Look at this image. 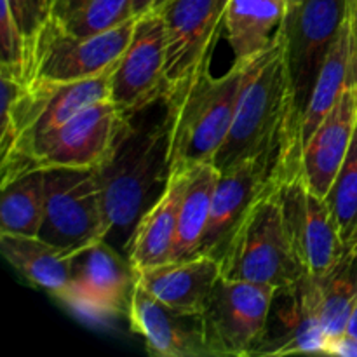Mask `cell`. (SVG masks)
I'll use <instances>...</instances> for the list:
<instances>
[{
  "label": "cell",
  "instance_id": "cell-14",
  "mask_svg": "<svg viewBox=\"0 0 357 357\" xmlns=\"http://www.w3.org/2000/svg\"><path fill=\"white\" fill-rule=\"evenodd\" d=\"M166 31L159 10L138 16L135 35L115 65L110 98L124 117L132 119L164 98Z\"/></svg>",
  "mask_w": 357,
  "mask_h": 357
},
{
  "label": "cell",
  "instance_id": "cell-32",
  "mask_svg": "<svg viewBox=\"0 0 357 357\" xmlns=\"http://www.w3.org/2000/svg\"><path fill=\"white\" fill-rule=\"evenodd\" d=\"M345 337H351V338H354V340H357V305L354 307V310H352L351 319H349Z\"/></svg>",
  "mask_w": 357,
  "mask_h": 357
},
{
  "label": "cell",
  "instance_id": "cell-29",
  "mask_svg": "<svg viewBox=\"0 0 357 357\" xmlns=\"http://www.w3.org/2000/svg\"><path fill=\"white\" fill-rule=\"evenodd\" d=\"M13 13L28 40L35 38L40 28L47 23L52 0H9Z\"/></svg>",
  "mask_w": 357,
  "mask_h": 357
},
{
  "label": "cell",
  "instance_id": "cell-3",
  "mask_svg": "<svg viewBox=\"0 0 357 357\" xmlns=\"http://www.w3.org/2000/svg\"><path fill=\"white\" fill-rule=\"evenodd\" d=\"M253 59L234 61L220 77L204 73L187 94L166 107L167 176L195 164L215 162L229 136Z\"/></svg>",
  "mask_w": 357,
  "mask_h": 357
},
{
  "label": "cell",
  "instance_id": "cell-10",
  "mask_svg": "<svg viewBox=\"0 0 357 357\" xmlns=\"http://www.w3.org/2000/svg\"><path fill=\"white\" fill-rule=\"evenodd\" d=\"M274 286L220 278L202 310L213 357H251L260 345Z\"/></svg>",
  "mask_w": 357,
  "mask_h": 357
},
{
  "label": "cell",
  "instance_id": "cell-33",
  "mask_svg": "<svg viewBox=\"0 0 357 357\" xmlns=\"http://www.w3.org/2000/svg\"><path fill=\"white\" fill-rule=\"evenodd\" d=\"M298 2H300V0H288V7H289V9H293V7H295Z\"/></svg>",
  "mask_w": 357,
  "mask_h": 357
},
{
  "label": "cell",
  "instance_id": "cell-2",
  "mask_svg": "<svg viewBox=\"0 0 357 357\" xmlns=\"http://www.w3.org/2000/svg\"><path fill=\"white\" fill-rule=\"evenodd\" d=\"M166 150V117L150 128L131 126L110 162L96 171L108 225L107 241L114 236V246H122L126 257L139 218L159 197H153V188L167 181Z\"/></svg>",
  "mask_w": 357,
  "mask_h": 357
},
{
  "label": "cell",
  "instance_id": "cell-11",
  "mask_svg": "<svg viewBox=\"0 0 357 357\" xmlns=\"http://www.w3.org/2000/svg\"><path fill=\"white\" fill-rule=\"evenodd\" d=\"M138 271L108 241H98L73 255L72 275L61 303L91 319L128 317Z\"/></svg>",
  "mask_w": 357,
  "mask_h": 357
},
{
  "label": "cell",
  "instance_id": "cell-18",
  "mask_svg": "<svg viewBox=\"0 0 357 357\" xmlns=\"http://www.w3.org/2000/svg\"><path fill=\"white\" fill-rule=\"evenodd\" d=\"M138 274L139 284L160 302L202 314L213 288L222 278V267L209 255H195L183 260H167Z\"/></svg>",
  "mask_w": 357,
  "mask_h": 357
},
{
  "label": "cell",
  "instance_id": "cell-4",
  "mask_svg": "<svg viewBox=\"0 0 357 357\" xmlns=\"http://www.w3.org/2000/svg\"><path fill=\"white\" fill-rule=\"evenodd\" d=\"M129 128L131 119L112 98L98 101L59 128L17 146L0 162V176L3 181L24 171L54 167L98 171L110 162Z\"/></svg>",
  "mask_w": 357,
  "mask_h": 357
},
{
  "label": "cell",
  "instance_id": "cell-25",
  "mask_svg": "<svg viewBox=\"0 0 357 357\" xmlns=\"http://www.w3.org/2000/svg\"><path fill=\"white\" fill-rule=\"evenodd\" d=\"M314 278L317 312L330 345L344 337L352 310L357 305V250L347 251L330 272Z\"/></svg>",
  "mask_w": 357,
  "mask_h": 357
},
{
  "label": "cell",
  "instance_id": "cell-24",
  "mask_svg": "<svg viewBox=\"0 0 357 357\" xmlns=\"http://www.w3.org/2000/svg\"><path fill=\"white\" fill-rule=\"evenodd\" d=\"M0 234L40 236L44 225V169L24 171L0 181Z\"/></svg>",
  "mask_w": 357,
  "mask_h": 357
},
{
  "label": "cell",
  "instance_id": "cell-19",
  "mask_svg": "<svg viewBox=\"0 0 357 357\" xmlns=\"http://www.w3.org/2000/svg\"><path fill=\"white\" fill-rule=\"evenodd\" d=\"M183 187L185 169L169 174L159 197L139 218L128 246L129 261L138 272L171 260Z\"/></svg>",
  "mask_w": 357,
  "mask_h": 357
},
{
  "label": "cell",
  "instance_id": "cell-23",
  "mask_svg": "<svg viewBox=\"0 0 357 357\" xmlns=\"http://www.w3.org/2000/svg\"><path fill=\"white\" fill-rule=\"evenodd\" d=\"M218 178L220 169L215 162H201L185 169V187L178 208V232L171 260H183L201 253Z\"/></svg>",
  "mask_w": 357,
  "mask_h": 357
},
{
  "label": "cell",
  "instance_id": "cell-31",
  "mask_svg": "<svg viewBox=\"0 0 357 357\" xmlns=\"http://www.w3.org/2000/svg\"><path fill=\"white\" fill-rule=\"evenodd\" d=\"M162 2L164 0H132V14L135 16H142V14L159 7Z\"/></svg>",
  "mask_w": 357,
  "mask_h": 357
},
{
  "label": "cell",
  "instance_id": "cell-27",
  "mask_svg": "<svg viewBox=\"0 0 357 357\" xmlns=\"http://www.w3.org/2000/svg\"><path fill=\"white\" fill-rule=\"evenodd\" d=\"M132 14V0H52L49 23L72 35H94L119 26Z\"/></svg>",
  "mask_w": 357,
  "mask_h": 357
},
{
  "label": "cell",
  "instance_id": "cell-5",
  "mask_svg": "<svg viewBox=\"0 0 357 357\" xmlns=\"http://www.w3.org/2000/svg\"><path fill=\"white\" fill-rule=\"evenodd\" d=\"M281 185L251 208L230 237L220 258L223 278L284 288L307 274L286 229L279 195Z\"/></svg>",
  "mask_w": 357,
  "mask_h": 357
},
{
  "label": "cell",
  "instance_id": "cell-8",
  "mask_svg": "<svg viewBox=\"0 0 357 357\" xmlns=\"http://www.w3.org/2000/svg\"><path fill=\"white\" fill-rule=\"evenodd\" d=\"M138 16L94 35H72L45 23L31 40L30 82L68 84L93 79L117 65L131 44Z\"/></svg>",
  "mask_w": 357,
  "mask_h": 357
},
{
  "label": "cell",
  "instance_id": "cell-7",
  "mask_svg": "<svg viewBox=\"0 0 357 357\" xmlns=\"http://www.w3.org/2000/svg\"><path fill=\"white\" fill-rule=\"evenodd\" d=\"M227 0H164L159 10L166 31V70L164 98L166 107L180 100L187 91L211 72L216 42L223 30Z\"/></svg>",
  "mask_w": 357,
  "mask_h": 357
},
{
  "label": "cell",
  "instance_id": "cell-9",
  "mask_svg": "<svg viewBox=\"0 0 357 357\" xmlns=\"http://www.w3.org/2000/svg\"><path fill=\"white\" fill-rule=\"evenodd\" d=\"M44 225L38 237L73 253L107 241L108 225L96 171L44 169Z\"/></svg>",
  "mask_w": 357,
  "mask_h": 357
},
{
  "label": "cell",
  "instance_id": "cell-22",
  "mask_svg": "<svg viewBox=\"0 0 357 357\" xmlns=\"http://www.w3.org/2000/svg\"><path fill=\"white\" fill-rule=\"evenodd\" d=\"M288 0H227L223 30L234 61H248L261 54L288 16Z\"/></svg>",
  "mask_w": 357,
  "mask_h": 357
},
{
  "label": "cell",
  "instance_id": "cell-17",
  "mask_svg": "<svg viewBox=\"0 0 357 357\" xmlns=\"http://www.w3.org/2000/svg\"><path fill=\"white\" fill-rule=\"evenodd\" d=\"M357 124V91L347 87L337 107L303 145L300 173L307 187L326 197L347 157Z\"/></svg>",
  "mask_w": 357,
  "mask_h": 357
},
{
  "label": "cell",
  "instance_id": "cell-20",
  "mask_svg": "<svg viewBox=\"0 0 357 357\" xmlns=\"http://www.w3.org/2000/svg\"><path fill=\"white\" fill-rule=\"evenodd\" d=\"M114 68L101 73V75L93 77V79L77 80V82H30L31 103H33V122H31L30 129L24 132L23 138L20 139V143L14 146V150L17 146L24 145V143L33 142L35 138L52 131V129L59 128L66 121L75 117L84 108L91 107V105L98 103V101L108 100L110 98V80Z\"/></svg>",
  "mask_w": 357,
  "mask_h": 357
},
{
  "label": "cell",
  "instance_id": "cell-30",
  "mask_svg": "<svg viewBox=\"0 0 357 357\" xmlns=\"http://www.w3.org/2000/svg\"><path fill=\"white\" fill-rule=\"evenodd\" d=\"M349 30V87L357 91V0H347Z\"/></svg>",
  "mask_w": 357,
  "mask_h": 357
},
{
  "label": "cell",
  "instance_id": "cell-16",
  "mask_svg": "<svg viewBox=\"0 0 357 357\" xmlns=\"http://www.w3.org/2000/svg\"><path fill=\"white\" fill-rule=\"evenodd\" d=\"M131 331L155 357H213L201 312L174 309L138 282L128 312Z\"/></svg>",
  "mask_w": 357,
  "mask_h": 357
},
{
  "label": "cell",
  "instance_id": "cell-26",
  "mask_svg": "<svg viewBox=\"0 0 357 357\" xmlns=\"http://www.w3.org/2000/svg\"><path fill=\"white\" fill-rule=\"evenodd\" d=\"M349 87V30L347 21L321 68L312 96L300 122V145H305Z\"/></svg>",
  "mask_w": 357,
  "mask_h": 357
},
{
  "label": "cell",
  "instance_id": "cell-1",
  "mask_svg": "<svg viewBox=\"0 0 357 357\" xmlns=\"http://www.w3.org/2000/svg\"><path fill=\"white\" fill-rule=\"evenodd\" d=\"M281 143H296L302 149L284 26L251 63L229 136L216 155L215 166L225 171Z\"/></svg>",
  "mask_w": 357,
  "mask_h": 357
},
{
  "label": "cell",
  "instance_id": "cell-21",
  "mask_svg": "<svg viewBox=\"0 0 357 357\" xmlns=\"http://www.w3.org/2000/svg\"><path fill=\"white\" fill-rule=\"evenodd\" d=\"M0 250L10 267L28 282L61 302L70 284L73 251L54 246L38 236L14 234H0Z\"/></svg>",
  "mask_w": 357,
  "mask_h": 357
},
{
  "label": "cell",
  "instance_id": "cell-28",
  "mask_svg": "<svg viewBox=\"0 0 357 357\" xmlns=\"http://www.w3.org/2000/svg\"><path fill=\"white\" fill-rule=\"evenodd\" d=\"M345 250H357V124L347 157L326 194Z\"/></svg>",
  "mask_w": 357,
  "mask_h": 357
},
{
  "label": "cell",
  "instance_id": "cell-15",
  "mask_svg": "<svg viewBox=\"0 0 357 357\" xmlns=\"http://www.w3.org/2000/svg\"><path fill=\"white\" fill-rule=\"evenodd\" d=\"M326 349L328 337L317 312L316 278L303 274L293 284L275 289L255 356H326Z\"/></svg>",
  "mask_w": 357,
  "mask_h": 357
},
{
  "label": "cell",
  "instance_id": "cell-6",
  "mask_svg": "<svg viewBox=\"0 0 357 357\" xmlns=\"http://www.w3.org/2000/svg\"><path fill=\"white\" fill-rule=\"evenodd\" d=\"M300 155L302 149L296 143H281L220 171L211 216L199 255H209L220 261L230 237L251 208L289 174L300 169Z\"/></svg>",
  "mask_w": 357,
  "mask_h": 357
},
{
  "label": "cell",
  "instance_id": "cell-12",
  "mask_svg": "<svg viewBox=\"0 0 357 357\" xmlns=\"http://www.w3.org/2000/svg\"><path fill=\"white\" fill-rule=\"evenodd\" d=\"M347 0H300L288 10L284 31L300 122L321 68L344 30Z\"/></svg>",
  "mask_w": 357,
  "mask_h": 357
},
{
  "label": "cell",
  "instance_id": "cell-13",
  "mask_svg": "<svg viewBox=\"0 0 357 357\" xmlns=\"http://www.w3.org/2000/svg\"><path fill=\"white\" fill-rule=\"evenodd\" d=\"M284 223L300 265L309 275L330 272L347 253L326 199L307 187L300 169L279 188Z\"/></svg>",
  "mask_w": 357,
  "mask_h": 357
}]
</instances>
